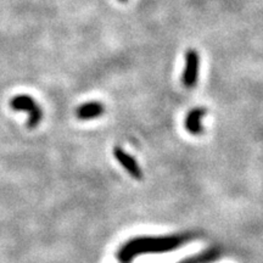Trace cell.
I'll return each mask as SVG.
<instances>
[{
    "label": "cell",
    "instance_id": "cell-3",
    "mask_svg": "<svg viewBox=\"0 0 263 263\" xmlns=\"http://www.w3.org/2000/svg\"><path fill=\"white\" fill-rule=\"evenodd\" d=\"M104 112V106L100 103H87L81 105L80 107L76 111V115L80 120H90V118H95L100 116Z\"/></svg>",
    "mask_w": 263,
    "mask_h": 263
},
{
    "label": "cell",
    "instance_id": "cell-4",
    "mask_svg": "<svg viewBox=\"0 0 263 263\" xmlns=\"http://www.w3.org/2000/svg\"><path fill=\"white\" fill-rule=\"evenodd\" d=\"M120 2H122V3H124V2H127V0H120Z\"/></svg>",
    "mask_w": 263,
    "mask_h": 263
},
{
    "label": "cell",
    "instance_id": "cell-2",
    "mask_svg": "<svg viewBox=\"0 0 263 263\" xmlns=\"http://www.w3.org/2000/svg\"><path fill=\"white\" fill-rule=\"evenodd\" d=\"M200 71V55L195 49L190 48L185 52V67L183 72V84L188 88H193L197 83Z\"/></svg>",
    "mask_w": 263,
    "mask_h": 263
},
{
    "label": "cell",
    "instance_id": "cell-1",
    "mask_svg": "<svg viewBox=\"0 0 263 263\" xmlns=\"http://www.w3.org/2000/svg\"><path fill=\"white\" fill-rule=\"evenodd\" d=\"M10 106H11L12 110L15 111H26V112L28 114V128H35L42 122V107L39 106V105L34 101V99L29 97V95H16V97L12 98L11 101H10Z\"/></svg>",
    "mask_w": 263,
    "mask_h": 263
}]
</instances>
